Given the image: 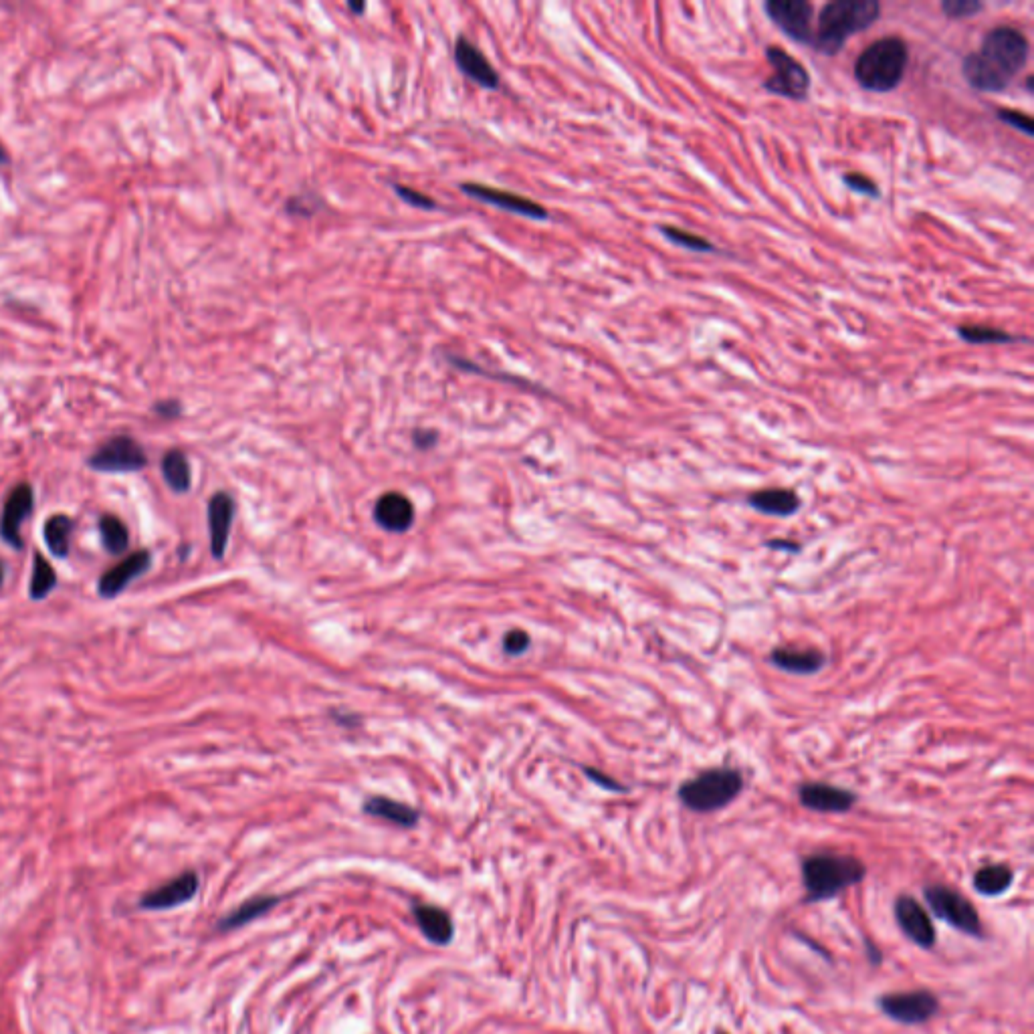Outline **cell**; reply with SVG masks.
<instances>
[{
	"label": "cell",
	"mask_w": 1034,
	"mask_h": 1034,
	"mask_svg": "<svg viewBox=\"0 0 1034 1034\" xmlns=\"http://www.w3.org/2000/svg\"><path fill=\"white\" fill-rule=\"evenodd\" d=\"M1030 55L1026 35L1014 27H994L982 37L978 51L964 57L962 75L966 83L982 93L1008 89Z\"/></svg>",
	"instance_id": "6da1fadb"
},
{
	"label": "cell",
	"mask_w": 1034,
	"mask_h": 1034,
	"mask_svg": "<svg viewBox=\"0 0 1034 1034\" xmlns=\"http://www.w3.org/2000/svg\"><path fill=\"white\" fill-rule=\"evenodd\" d=\"M800 877L806 893L804 903L814 905L861 885L867 877V865L855 855L814 853L802 859Z\"/></svg>",
	"instance_id": "7a4b0ae2"
},
{
	"label": "cell",
	"mask_w": 1034,
	"mask_h": 1034,
	"mask_svg": "<svg viewBox=\"0 0 1034 1034\" xmlns=\"http://www.w3.org/2000/svg\"><path fill=\"white\" fill-rule=\"evenodd\" d=\"M879 15L881 5L877 0H831L818 15L812 45L820 55L833 57L843 51L853 35L875 25Z\"/></svg>",
	"instance_id": "3957f363"
},
{
	"label": "cell",
	"mask_w": 1034,
	"mask_h": 1034,
	"mask_svg": "<svg viewBox=\"0 0 1034 1034\" xmlns=\"http://www.w3.org/2000/svg\"><path fill=\"white\" fill-rule=\"evenodd\" d=\"M909 49L901 37H883L871 43L855 61L857 83L873 93L897 89L905 77Z\"/></svg>",
	"instance_id": "277c9868"
},
{
	"label": "cell",
	"mask_w": 1034,
	"mask_h": 1034,
	"mask_svg": "<svg viewBox=\"0 0 1034 1034\" xmlns=\"http://www.w3.org/2000/svg\"><path fill=\"white\" fill-rule=\"evenodd\" d=\"M744 790V776L734 768H709L685 780L677 796L685 808L697 814L717 812L732 804Z\"/></svg>",
	"instance_id": "5b68a950"
},
{
	"label": "cell",
	"mask_w": 1034,
	"mask_h": 1034,
	"mask_svg": "<svg viewBox=\"0 0 1034 1034\" xmlns=\"http://www.w3.org/2000/svg\"><path fill=\"white\" fill-rule=\"evenodd\" d=\"M923 899H925V905L929 907V911H932L946 925L954 927L956 932H960L968 938H974V940H984L986 932H984L980 913H978L976 905L964 893H960L958 889H954L950 885L936 883V885L923 887Z\"/></svg>",
	"instance_id": "8992f818"
},
{
	"label": "cell",
	"mask_w": 1034,
	"mask_h": 1034,
	"mask_svg": "<svg viewBox=\"0 0 1034 1034\" xmlns=\"http://www.w3.org/2000/svg\"><path fill=\"white\" fill-rule=\"evenodd\" d=\"M877 1008L893 1022L905 1026H917L934 1020L940 1010V998L927 988L905 990V992H887L877 998Z\"/></svg>",
	"instance_id": "52a82bcc"
},
{
	"label": "cell",
	"mask_w": 1034,
	"mask_h": 1034,
	"mask_svg": "<svg viewBox=\"0 0 1034 1034\" xmlns=\"http://www.w3.org/2000/svg\"><path fill=\"white\" fill-rule=\"evenodd\" d=\"M766 59L772 65V75L764 81V89L786 99L804 101L810 91V75L804 65L776 45L766 49Z\"/></svg>",
	"instance_id": "ba28073f"
},
{
	"label": "cell",
	"mask_w": 1034,
	"mask_h": 1034,
	"mask_svg": "<svg viewBox=\"0 0 1034 1034\" xmlns=\"http://www.w3.org/2000/svg\"><path fill=\"white\" fill-rule=\"evenodd\" d=\"M148 465V455L142 445L128 435H118L97 447L87 467L97 473H138Z\"/></svg>",
	"instance_id": "9c48e42d"
},
{
	"label": "cell",
	"mask_w": 1034,
	"mask_h": 1034,
	"mask_svg": "<svg viewBox=\"0 0 1034 1034\" xmlns=\"http://www.w3.org/2000/svg\"><path fill=\"white\" fill-rule=\"evenodd\" d=\"M893 915L901 934L921 950H934L938 944V929L932 915L909 893L897 895L893 903Z\"/></svg>",
	"instance_id": "30bf717a"
},
{
	"label": "cell",
	"mask_w": 1034,
	"mask_h": 1034,
	"mask_svg": "<svg viewBox=\"0 0 1034 1034\" xmlns=\"http://www.w3.org/2000/svg\"><path fill=\"white\" fill-rule=\"evenodd\" d=\"M764 11L788 39L800 45H812L814 7L808 0H768L764 3Z\"/></svg>",
	"instance_id": "8fae6325"
},
{
	"label": "cell",
	"mask_w": 1034,
	"mask_h": 1034,
	"mask_svg": "<svg viewBox=\"0 0 1034 1034\" xmlns=\"http://www.w3.org/2000/svg\"><path fill=\"white\" fill-rule=\"evenodd\" d=\"M33 507H35L33 487L27 481L17 483L5 501L3 515H0V538H3L15 550H23L21 528L31 517Z\"/></svg>",
	"instance_id": "7c38bea8"
},
{
	"label": "cell",
	"mask_w": 1034,
	"mask_h": 1034,
	"mask_svg": "<svg viewBox=\"0 0 1034 1034\" xmlns=\"http://www.w3.org/2000/svg\"><path fill=\"white\" fill-rule=\"evenodd\" d=\"M800 804L812 812L845 814L857 804V794L824 782H806L798 788Z\"/></svg>",
	"instance_id": "4fadbf2b"
},
{
	"label": "cell",
	"mask_w": 1034,
	"mask_h": 1034,
	"mask_svg": "<svg viewBox=\"0 0 1034 1034\" xmlns=\"http://www.w3.org/2000/svg\"><path fill=\"white\" fill-rule=\"evenodd\" d=\"M461 190L471 198H477L487 204H495V206H499V209L509 211L513 215H522V217L536 219V221L548 219V211L542 204H538L526 196L515 194V192H507V190H499V188H491V186H483V184H475V182L461 184Z\"/></svg>",
	"instance_id": "5bb4252c"
},
{
	"label": "cell",
	"mask_w": 1034,
	"mask_h": 1034,
	"mask_svg": "<svg viewBox=\"0 0 1034 1034\" xmlns=\"http://www.w3.org/2000/svg\"><path fill=\"white\" fill-rule=\"evenodd\" d=\"M198 887H200L198 875L194 871H184L182 875L170 879L168 883L144 893L140 897L138 905L148 911L172 909V907L184 905L190 899H194V895L198 893Z\"/></svg>",
	"instance_id": "9a60e30c"
},
{
	"label": "cell",
	"mask_w": 1034,
	"mask_h": 1034,
	"mask_svg": "<svg viewBox=\"0 0 1034 1034\" xmlns=\"http://www.w3.org/2000/svg\"><path fill=\"white\" fill-rule=\"evenodd\" d=\"M152 566V554L148 550H138L126 556L120 564L106 570L97 582V592L101 598L120 596L134 580L144 576Z\"/></svg>",
	"instance_id": "2e32d148"
},
{
	"label": "cell",
	"mask_w": 1034,
	"mask_h": 1034,
	"mask_svg": "<svg viewBox=\"0 0 1034 1034\" xmlns=\"http://www.w3.org/2000/svg\"><path fill=\"white\" fill-rule=\"evenodd\" d=\"M455 63L471 81L485 89L499 87V73L491 67L487 57L467 37H459L455 43Z\"/></svg>",
	"instance_id": "e0dca14e"
},
{
	"label": "cell",
	"mask_w": 1034,
	"mask_h": 1034,
	"mask_svg": "<svg viewBox=\"0 0 1034 1034\" xmlns=\"http://www.w3.org/2000/svg\"><path fill=\"white\" fill-rule=\"evenodd\" d=\"M233 517H235L233 497L225 491L215 493L209 501V534H211V552L217 560H221L227 552Z\"/></svg>",
	"instance_id": "ac0fdd59"
},
{
	"label": "cell",
	"mask_w": 1034,
	"mask_h": 1034,
	"mask_svg": "<svg viewBox=\"0 0 1034 1034\" xmlns=\"http://www.w3.org/2000/svg\"><path fill=\"white\" fill-rule=\"evenodd\" d=\"M376 524L386 532H406L415 522V507L410 499L398 491H388L376 501L374 509Z\"/></svg>",
	"instance_id": "d6986e66"
},
{
	"label": "cell",
	"mask_w": 1034,
	"mask_h": 1034,
	"mask_svg": "<svg viewBox=\"0 0 1034 1034\" xmlns=\"http://www.w3.org/2000/svg\"><path fill=\"white\" fill-rule=\"evenodd\" d=\"M412 915L421 929V934L435 946H449L455 936V925L443 907L429 905V903H417L412 907Z\"/></svg>",
	"instance_id": "ffe728a7"
},
{
	"label": "cell",
	"mask_w": 1034,
	"mask_h": 1034,
	"mask_svg": "<svg viewBox=\"0 0 1034 1034\" xmlns=\"http://www.w3.org/2000/svg\"><path fill=\"white\" fill-rule=\"evenodd\" d=\"M770 663L778 669L794 675H814L818 673L826 657L818 649H792V647H778L770 653Z\"/></svg>",
	"instance_id": "44dd1931"
},
{
	"label": "cell",
	"mask_w": 1034,
	"mask_h": 1034,
	"mask_svg": "<svg viewBox=\"0 0 1034 1034\" xmlns=\"http://www.w3.org/2000/svg\"><path fill=\"white\" fill-rule=\"evenodd\" d=\"M362 810L370 816H376V818H382L386 822H392L396 826H402V829H412V826H417L421 814L417 808H412L408 804H402V802H396L392 798H386V796H372L364 802Z\"/></svg>",
	"instance_id": "7402d4cb"
},
{
	"label": "cell",
	"mask_w": 1034,
	"mask_h": 1034,
	"mask_svg": "<svg viewBox=\"0 0 1034 1034\" xmlns=\"http://www.w3.org/2000/svg\"><path fill=\"white\" fill-rule=\"evenodd\" d=\"M279 901H281V897H277V895L251 897V899L243 901L237 909H233L231 913L221 917L217 923V929L219 932H233V929H239V927L263 917L265 913H269L275 905H279Z\"/></svg>",
	"instance_id": "603a6c76"
},
{
	"label": "cell",
	"mask_w": 1034,
	"mask_h": 1034,
	"mask_svg": "<svg viewBox=\"0 0 1034 1034\" xmlns=\"http://www.w3.org/2000/svg\"><path fill=\"white\" fill-rule=\"evenodd\" d=\"M748 503L756 511H760V513L778 515V517L794 515L800 509V505H802L798 493L792 491V489H762V491H754L748 497Z\"/></svg>",
	"instance_id": "cb8c5ba5"
},
{
	"label": "cell",
	"mask_w": 1034,
	"mask_h": 1034,
	"mask_svg": "<svg viewBox=\"0 0 1034 1034\" xmlns=\"http://www.w3.org/2000/svg\"><path fill=\"white\" fill-rule=\"evenodd\" d=\"M1014 883V871L1004 863H992L984 865L974 873L972 885L976 893L984 897H1000L1004 895Z\"/></svg>",
	"instance_id": "d4e9b609"
},
{
	"label": "cell",
	"mask_w": 1034,
	"mask_h": 1034,
	"mask_svg": "<svg viewBox=\"0 0 1034 1034\" xmlns=\"http://www.w3.org/2000/svg\"><path fill=\"white\" fill-rule=\"evenodd\" d=\"M71 534H73V520L65 513H55L45 522L43 538L53 558H67L71 552Z\"/></svg>",
	"instance_id": "484cf974"
},
{
	"label": "cell",
	"mask_w": 1034,
	"mask_h": 1034,
	"mask_svg": "<svg viewBox=\"0 0 1034 1034\" xmlns=\"http://www.w3.org/2000/svg\"><path fill=\"white\" fill-rule=\"evenodd\" d=\"M162 475H164V481L168 483V487L174 491V493H186L190 491L192 487V471H190V463H188V457L178 451V449H172L168 451L164 457H162Z\"/></svg>",
	"instance_id": "4316f807"
},
{
	"label": "cell",
	"mask_w": 1034,
	"mask_h": 1034,
	"mask_svg": "<svg viewBox=\"0 0 1034 1034\" xmlns=\"http://www.w3.org/2000/svg\"><path fill=\"white\" fill-rule=\"evenodd\" d=\"M99 534L103 548H106L112 556H122L130 546V532L126 524L120 520L118 515L103 513L99 517Z\"/></svg>",
	"instance_id": "83f0119b"
},
{
	"label": "cell",
	"mask_w": 1034,
	"mask_h": 1034,
	"mask_svg": "<svg viewBox=\"0 0 1034 1034\" xmlns=\"http://www.w3.org/2000/svg\"><path fill=\"white\" fill-rule=\"evenodd\" d=\"M55 586H57L55 568L49 564V560H45L41 554H37L35 562H33V576H31V584H29V596L33 600H43V598H47L53 592Z\"/></svg>",
	"instance_id": "f1b7e54d"
},
{
	"label": "cell",
	"mask_w": 1034,
	"mask_h": 1034,
	"mask_svg": "<svg viewBox=\"0 0 1034 1034\" xmlns=\"http://www.w3.org/2000/svg\"><path fill=\"white\" fill-rule=\"evenodd\" d=\"M958 336L968 342V344H978V346H984V344H1012L1016 342V336L1004 332V330H998V328H992V326H972V324H966V326H960L958 328Z\"/></svg>",
	"instance_id": "f546056e"
},
{
	"label": "cell",
	"mask_w": 1034,
	"mask_h": 1034,
	"mask_svg": "<svg viewBox=\"0 0 1034 1034\" xmlns=\"http://www.w3.org/2000/svg\"><path fill=\"white\" fill-rule=\"evenodd\" d=\"M661 233L675 245L687 249V251H695V253H711L715 251L713 243H709L707 239L699 237V235H693L689 231H683L679 227H661Z\"/></svg>",
	"instance_id": "4dcf8cb0"
},
{
	"label": "cell",
	"mask_w": 1034,
	"mask_h": 1034,
	"mask_svg": "<svg viewBox=\"0 0 1034 1034\" xmlns=\"http://www.w3.org/2000/svg\"><path fill=\"white\" fill-rule=\"evenodd\" d=\"M942 11L950 19H972L984 11V3L980 0H944Z\"/></svg>",
	"instance_id": "1f68e13d"
},
{
	"label": "cell",
	"mask_w": 1034,
	"mask_h": 1034,
	"mask_svg": "<svg viewBox=\"0 0 1034 1034\" xmlns=\"http://www.w3.org/2000/svg\"><path fill=\"white\" fill-rule=\"evenodd\" d=\"M996 118L1008 126H1012L1014 130L1026 134V136H1032L1034 134V124H1032V118L1022 114V112H1016V110H998Z\"/></svg>",
	"instance_id": "d6a6232c"
},
{
	"label": "cell",
	"mask_w": 1034,
	"mask_h": 1034,
	"mask_svg": "<svg viewBox=\"0 0 1034 1034\" xmlns=\"http://www.w3.org/2000/svg\"><path fill=\"white\" fill-rule=\"evenodd\" d=\"M394 190H396V194L404 202L417 206V209H437V202L429 194H423V192H419L415 188H408V186H402V184H394Z\"/></svg>",
	"instance_id": "836d02e7"
},
{
	"label": "cell",
	"mask_w": 1034,
	"mask_h": 1034,
	"mask_svg": "<svg viewBox=\"0 0 1034 1034\" xmlns=\"http://www.w3.org/2000/svg\"><path fill=\"white\" fill-rule=\"evenodd\" d=\"M843 182L847 184V188L859 192V194H865V196H873V198H879V186L875 184V180H871L869 176L865 174H857V172H847L843 176Z\"/></svg>",
	"instance_id": "e575fe53"
},
{
	"label": "cell",
	"mask_w": 1034,
	"mask_h": 1034,
	"mask_svg": "<svg viewBox=\"0 0 1034 1034\" xmlns=\"http://www.w3.org/2000/svg\"><path fill=\"white\" fill-rule=\"evenodd\" d=\"M528 647H530V635H528V633H524V631H520V629H515V631H511V633H507V635H505L503 649H505L509 655H520V653H524Z\"/></svg>",
	"instance_id": "d590c367"
},
{
	"label": "cell",
	"mask_w": 1034,
	"mask_h": 1034,
	"mask_svg": "<svg viewBox=\"0 0 1034 1034\" xmlns=\"http://www.w3.org/2000/svg\"><path fill=\"white\" fill-rule=\"evenodd\" d=\"M584 772H586V776H588L594 784H598V786H602V788H606V790H610V792H627V786H620L616 780H612V778L604 776L602 772H598V770H594V768H584Z\"/></svg>",
	"instance_id": "8d00e7d4"
},
{
	"label": "cell",
	"mask_w": 1034,
	"mask_h": 1034,
	"mask_svg": "<svg viewBox=\"0 0 1034 1034\" xmlns=\"http://www.w3.org/2000/svg\"><path fill=\"white\" fill-rule=\"evenodd\" d=\"M154 410L164 419H176L180 415L182 408H180L178 400H162V402H156Z\"/></svg>",
	"instance_id": "74e56055"
},
{
	"label": "cell",
	"mask_w": 1034,
	"mask_h": 1034,
	"mask_svg": "<svg viewBox=\"0 0 1034 1034\" xmlns=\"http://www.w3.org/2000/svg\"><path fill=\"white\" fill-rule=\"evenodd\" d=\"M435 441H437V433H433V431H417V433H415V443H417V447H421V449H429V447H433V445H435Z\"/></svg>",
	"instance_id": "f35d334b"
},
{
	"label": "cell",
	"mask_w": 1034,
	"mask_h": 1034,
	"mask_svg": "<svg viewBox=\"0 0 1034 1034\" xmlns=\"http://www.w3.org/2000/svg\"><path fill=\"white\" fill-rule=\"evenodd\" d=\"M766 548L770 550H786V552H800V546L790 540H768Z\"/></svg>",
	"instance_id": "ab89813d"
},
{
	"label": "cell",
	"mask_w": 1034,
	"mask_h": 1034,
	"mask_svg": "<svg viewBox=\"0 0 1034 1034\" xmlns=\"http://www.w3.org/2000/svg\"><path fill=\"white\" fill-rule=\"evenodd\" d=\"M865 946H867V958H869V962H871L875 968H877V966H881L883 956H881V952L877 950V946H875V944H871L869 940H865Z\"/></svg>",
	"instance_id": "60d3db41"
},
{
	"label": "cell",
	"mask_w": 1034,
	"mask_h": 1034,
	"mask_svg": "<svg viewBox=\"0 0 1034 1034\" xmlns=\"http://www.w3.org/2000/svg\"><path fill=\"white\" fill-rule=\"evenodd\" d=\"M9 160H11V156H9L7 148L3 146V142H0V166H7Z\"/></svg>",
	"instance_id": "b9f144b4"
},
{
	"label": "cell",
	"mask_w": 1034,
	"mask_h": 1034,
	"mask_svg": "<svg viewBox=\"0 0 1034 1034\" xmlns=\"http://www.w3.org/2000/svg\"><path fill=\"white\" fill-rule=\"evenodd\" d=\"M350 11H354L356 15H360V13H364V11H366V5H364V3H350Z\"/></svg>",
	"instance_id": "7bdbcfd3"
},
{
	"label": "cell",
	"mask_w": 1034,
	"mask_h": 1034,
	"mask_svg": "<svg viewBox=\"0 0 1034 1034\" xmlns=\"http://www.w3.org/2000/svg\"><path fill=\"white\" fill-rule=\"evenodd\" d=\"M3 582H5V564L0 562V586H3Z\"/></svg>",
	"instance_id": "ee69618b"
},
{
	"label": "cell",
	"mask_w": 1034,
	"mask_h": 1034,
	"mask_svg": "<svg viewBox=\"0 0 1034 1034\" xmlns=\"http://www.w3.org/2000/svg\"><path fill=\"white\" fill-rule=\"evenodd\" d=\"M1026 89H1028V91H1032V77H1028V79H1026Z\"/></svg>",
	"instance_id": "f6af8a7d"
},
{
	"label": "cell",
	"mask_w": 1034,
	"mask_h": 1034,
	"mask_svg": "<svg viewBox=\"0 0 1034 1034\" xmlns=\"http://www.w3.org/2000/svg\"><path fill=\"white\" fill-rule=\"evenodd\" d=\"M717 1034H730V1032H723V1030H719V1032H717Z\"/></svg>",
	"instance_id": "bcb514c9"
}]
</instances>
